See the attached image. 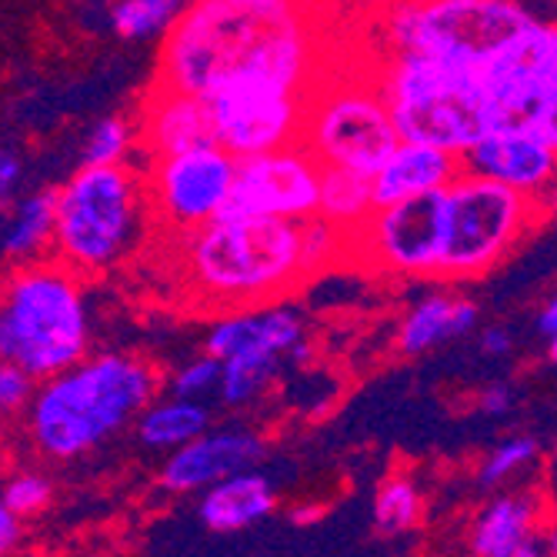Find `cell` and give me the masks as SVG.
Returning a JSON list of instances; mask_svg holds the SVG:
<instances>
[{"mask_svg":"<svg viewBox=\"0 0 557 557\" xmlns=\"http://www.w3.org/2000/svg\"><path fill=\"white\" fill-rule=\"evenodd\" d=\"M240 81L318 84L311 0H190L164 37L158 84L211 97Z\"/></svg>","mask_w":557,"mask_h":557,"instance_id":"obj_1","label":"cell"},{"mask_svg":"<svg viewBox=\"0 0 557 557\" xmlns=\"http://www.w3.org/2000/svg\"><path fill=\"white\" fill-rule=\"evenodd\" d=\"M171 237L181 287L221 311L261 308L264 300H281L304 281L300 227L287 218L221 214Z\"/></svg>","mask_w":557,"mask_h":557,"instance_id":"obj_2","label":"cell"},{"mask_svg":"<svg viewBox=\"0 0 557 557\" xmlns=\"http://www.w3.org/2000/svg\"><path fill=\"white\" fill-rule=\"evenodd\" d=\"M158 371L134 354H94L37 384L24 428L37 454L74 461L111 441L154 400Z\"/></svg>","mask_w":557,"mask_h":557,"instance_id":"obj_3","label":"cell"},{"mask_svg":"<svg viewBox=\"0 0 557 557\" xmlns=\"http://www.w3.org/2000/svg\"><path fill=\"white\" fill-rule=\"evenodd\" d=\"M87 347L90 318L81 274L54 255L17 264L4 287L0 358L47 381L84 361Z\"/></svg>","mask_w":557,"mask_h":557,"instance_id":"obj_4","label":"cell"},{"mask_svg":"<svg viewBox=\"0 0 557 557\" xmlns=\"http://www.w3.org/2000/svg\"><path fill=\"white\" fill-rule=\"evenodd\" d=\"M154 221L147 177L131 164H84L58 190L54 255L81 277L108 274L144 244Z\"/></svg>","mask_w":557,"mask_h":557,"instance_id":"obj_5","label":"cell"},{"mask_svg":"<svg viewBox=\"0 0 557 557\" xmlns=\"http://www.w3.org/2000/svg\"><path fill=\"white\" fill-rule=\"evenodd\" d=\"M377 84L400 131V140H421L465 158L494 131L491 97L481 67L394 50L377 71Z\"/></svg>","mask_w":557,"mask_h":557,"instance_id":"obj_6","label":"cell"},{"mask_svg":"<svg viewBox=\"0 0 557 557\" xmlns=\"http://www.w3.org/2000/svg\"><path fill=\"white\" fill-rule=\"evenodd\" d=\"M531 21L524 0H387L381 34L391 50L484 67Z\"/></svg>","mask_w":557,"mask_h":557,"instance_id":"obj_7","label":"cell"},{"mask_svg":"<svg viewBox=\"0 0 557 557\" xmlns=\"http://www.w3.org/2000/svg\"><path fill=\"white\" fill-rule=\"evenodd\" d=\"M537 221H547L537 197L461 171L447 187V240L437 277H484L534 231Z\"/></svg>","mask_w":557,"mask_h":557,"instance_id":"obj_8","label":"cell"},{"mask_svg":"<svg viewBox=\"0 0 557 557\" xmlns=\"http://www.w3.org/2000/svg\"><path fill=\"white\" fill-rule=\"evenodd\" d=\"M300 144H308L321 164H341L374 177L400 144V131L377 77L314 84Z\"/></svg>","mask_w":557,"mask_h":557,"instance_id":"obj_9","label":"cell"},{"mask_svg":"<svg viewBox=\"0 0 557 557\" xmlns=\"http://www.w3.org/2000/svg\"><path fill=\"white\" fill-rule=\"evenodd\" d=\"M447 240V187L377 208L347 234V255L394 277H437Z\"/></svg>","mask_w":557,"mask_h":557,"instance_id":"obj_10","label":"cell"},{"mask_svg":"<svg viewBox=\"0 0 557 557\" xmlns=\"http://www.w3.org/2000/svg\"><path fill=\"white\" fill-rule=\"evenodd\" d=\"M494 131H541L557 90V21H531L481 67Z\"/></svg>","mask_w":557,"mask_h":557,"instance_id":"obj_11","label":"cell"},{"mask_svg":"<svg viewBox=\"0 0 557 557\" xmlns=\"http://www.w3.org/2000/svg\"><path fill=\"white\" fill-rule=\"evenodd\" d=\"M144 177L158 224L168 234H187L224 214L237 181V158L224 144H208L154 158Z\"/></svg>","mask_w":557,"mask_h":557,"instance_id":"obj_12","label":"cell"},{"mask_svg":"<svg viewBox=\"0 0 557 557\" xmlns=\"http://www.w3.org/2000/svg\"><path fill=\"white\" fill-rule=\"evenodd\" d=\"M308 94L277 81H240L211 94L218 140L234 158L297 144L308 121Z\"/></svg>","mask_w":557,"mask_h":557,"instance_id":"obj_13","label":"cell"},{"mask_svg":"<svg viewBox=\"0 0 557 557\" xmlns=\"http://www.w3.org/2000/svg\"><path fill=\"white\" fill-rule=\"evenodd\" d=\"M321 174L324 164L300 140L264 154L237 158V181L224 214L304 221L321 208Z\"/></svg>","mask_w":557,"mask_h":557,"instance_id":"obj_14","label":"cell"},{"mask_svg":"<svg viewBox=\"0 0 557 557\" xmlns=\"http://www.w3.org/2000/svg\"><path fill=\"white\" fill-rule=\"evenodd\" d=\"M304 341V321L287 304H271V308H258V331L237 354L224 361L221 377V397L231 408L255 400L268 381L274 377L284 354H290Z\"/></svg>","mask_w":557,"mask_h":557,"instance_id":"obj_15","label":"cell"},{"mask_svg":"<svg viewBox=\"0 0 557 557\" xmlns=\"http://www.w3.org/2000/svg\"><path fill=\"white\" fill-rule=\"evenodd\" d=\"M468 174H481L541 200L557 177V147L541 131H491L461 158Z\"/></svg>","mask_w":557,"mask_h":557,"instance_id":"obj_16","label":"cell"},{"mask_svg":"<svg viewBox=\"0 0 557 557\" xmlns=\"http://www.w3.org/2000/svg\"><path fill=\"white\" fill-rule=\"evenodd\" d=\"M137 144L147 150L150 161L194 147L221 144L208 97L154 84L137 117Z\"/></svg>","mask_w":557,"mask_h":557,"instance_id":"obj_17","label":"cell"},{"mask_svg":"<svg viewBox=\"0 0 557 557\" xmlns=\"http://www.w3.org/2000/svg\"><path fill=\"white\" fill-rule=\"evenodd\" d=\"M468 550L478 557L547 554L544 497L537 491H508L491 497L468 531Z\"/></svg>","mask_w":557,"mask_h":557,"instance_id":"obj_18","label":"cell"},{"mask_svg":"<svg viewBox=\"0 0 557 557\" xmlns=\"http://www.w3.org/2000/svg\"><path fill=\"white\" fill-rule=\"evenodd\" d=\"M261 458H264L261 437L247 434V431L200 434L171 454L168 465L161 468V484L174 494L208 491L211 484L250 468Z\"/></svg>","mask_w":557,"mask_h":557,"instance_id":"obj_19","label":"cell"},{"mask_svg":"<svg viewBox=\"0 0 557 557\" xmlns=\"http://www.w3.org/2000/svg\"><path fill=\"white\" fill-rule=\"evenodd\" d=\"M461 171V158L450 154V150L421 140H400L391 150V158L374 171V200L377 208H387L418 194L444 190Z\"/></svg>","mask_w":557,"mask_h":557,"instance_id":"obj_20","label":"cell"},{"mask_svg":"<svg viewBox=\"0 0 557 557\" xmlns=\"http://www.w3.org/2000/svg\"><path fill=\"white\" fill-rule=\"evenodd\" d=\"M274 511V484L258 471H237L211 484L197 504V518L208 531L234 534L264 521Z\"/></svg>","mask_w":557,"mask_h":557,"instance_id":"obj_21","label":"cell"},{"mask_svg":"<svg viewBox=\"0 0 557 557\" xmlns=\"http://www.w3.org/2000/svg\"><path fill=\"white\" fill-rule=\"evenodd\" d=\"M54 231H58V190H34L21 197L4 221V258L14 264L40 261L44 250H54Z\"/></svg>","mask_w":557,"mask_h":557,"instance_id":"obj_22","label":"cell"},{"mask_svg":"<svg viewBox=\"0 0 557 557\" xmlns=\"http://www.w3.org/2000/svg\"><path fill=\"white\" fill-rule=\"evenodd\" d=\"M211 414L200 400L177 397L171 394L168 400L147 404L137 418V441L144 447H161V450H177L181 444L194 441L208 431Z\"/></svg>","mask_w":557,"mask_h":557,"instance_id":"obj_23","label":"cell"},{"mask_svg":"<svg viewBox=\"0 0 557 557\" xmlns=\"http://www.w3.org/2000/svg\"><path fill=\"white\" fill-rule=\"evenodd\" d=\"M374 211H377V200H374L371 174L341 168V164H324L318 214H324L327 221H334L337 227H344L350 234V231H358Z\"/></svg>","mask_w":557,"mask_h":557,"instance_id":"obj_24","label":"cell"},{"mask_svg":"<svg viewBox=\"0 0 557 557\" xmlns=\"http://www.w3.org/2000/svg\"><path fill=\"white\" fill-rule=\"evenodd\" d=\"M450 337H458V297L428 294L400 321L397 347L400 354H424Z\"/></svg>","mask_w":557,"mask_h":557,"instance_id":"obj_25","label":"cell"},{"mask_svg":"<svg viewBox=\"0 0 557 557\" xmlns=\"http://www.w3.org/2000/svg\"><path fill=\"white\" fill-rule=\"evenodd\" d=\"M190 0H117L111 8V27L121 40H154L168 34Z\"/></svg>","mask_w":557,"mask_h":557,"instance_id":"obj_26","label":"cell"},{"mask_svg":"<svg viewBox=\"0 0 557 557\" xmlns=\"http://www.w3.org/2000/svg\"><path fill=\"white\" fill-rule=\"evenodd\" d=\"M421 521V491L408 474H391L374 497V528L384 537H400Z\"/></svg>","mask_w":557,"mask_h":557,"instance_id":"obj_27","label":"cell"},{"mask_svg":"<svg viewBox=\"0 0 557 557\" xmlns=\"http://www.w3.org/2000/svg\"><path fill=\"white\" fill-rule=\"evenodd\" d=\"M300 227V271L304 281L324 274L327 268H334L344 255H347V231L337 227L334 221H327L324 214H311L297 221Z\"/></svg>","mask_w":557,"mask_h":557,"instance_id":"obj_28","label":"cell"},{"mask_svg":"<svg viewBox=\"0 0 557 557\" xmlns=\"http://www.w3.org/2000/svg\"><path fill=\"white\" fill-rule=\"evenodd\" d=\"M137 144V124L124 117L97 121L84 140V164H127Z\"/></svg>","mask_w":557,"mask_h":557,"instance_id":"obj_29","label":"cell"},{"mask_svg":"<svg viewBox=\"0 0 557 557\" xmlns=\"http://www.w3.org/2000/svg\"><path fill=\"white\" fill-rule=\"evenodd\" d=\"M537 441L534 437H508L500 441L478 471V484L481 487H500L504 481H511L518 471L531 468L537 461Z\"/></svg>","mask_w":557,"mask_h":557,"instance_id":"obj_30","label":"cell"},{"mask_svg":"<svg viewBox=\"0 0 557 557\" xmlns=\"http://www.w3.org/2000/svg\"><path fill=\"white\" fill-rule=\"evenodd\" d=\"M50 497H54V484H50V478H44L37 471H17V474L8 478L4 500H0V504L11 508V511H17L21 518H34V515H40L47 508Z\"/></svg>","mask_w":557,"mask_h":557,"instance_id":"obj_31","label":"cell"},{"mask_svg":"<svg viewBox=\"0 0 557 557\" xmlns=\"http://www.w3.org/2000/svg\"><path fill=\"white\" fill-rule=\"evenodd\" d=\"M221 377H224V361L214 358V354H205V358L184 364L171 377V394L200 400V397L211 394V391H221Z\"/></svg>","mask_w":557,"mask_h":557,"instance_id":"obj_32","label":"cell"},{"mask_svg":"<svg viewBox=\"0 0 557 557\" xmlns=\"http://www.w3.org/2000/svg\"><path fill=\"white\" fill-rule=\"evenodd\" d=\"M34 394H37V377L27 374L21 364L4 361V368H0V408H4V414H17V411L24 414Z\"/></svg>","mask_w":557,"mask_h":557,"instance_id":"obj_33","label":"cell"},{"mask_svg":"<svg viewBox=\"0 0 557 557\" xmlns=\"http://www.w3.org/2000/svg\"><path fill=\"white\" fill-rule=\"evenodd\" d=\"M515 408V387L511 384H487L481 394H478V411L487 414V418H500V414H508Z\"/></svg>","mask_w":557,"mask_h":557,"instance_id":"obj_34","label":"cell"},{"mask_svg":"<svg viewBox=\"0 0 557 557\" xmlns=\"http://www.w3.org/2000/svg\"><path fill=\"white\" fill-rule=\"evenodd\" d=\"M24 518L0 504V554H11L24 541Z\"/></svg>","mask_w":557,"mask_h":557,"instance_id":"obj_35","label":"cell"},{"mask_svg":"<svg viewBox=\"0 0 557 557\" xmlns=\"http://www.w3.org/2000/svg\"><path fill=\"white\" fill-rule=\"evenodd\" d=\"M21 171H24L21 158L11 154V150H4V158H0V194H4V205H8L11 194H14V184H17Z\"/></svg>","mask_w":557,"mask_h":557,"instance_id":"obj_36","label":"cell"},{"mask_svg":"<svg viewBox=\"0 0 557 557\" xmlns=\"http://www.w3.org/2000/svg\"><path fill=\"white\" fill-rule=\"evenodd\" d=\"M478 344H481V354H487V358H497V354L511 350V334L504 331V327H484Z\"/></svg>","mask_w":557,"mask_h":557,"instance_id":"obj_37","label":"cell"},{"mask_svg":"<svg viewBox=\"0 0 557 557\" xmlns=\"http://www.w3.org/2000/svg\"><path fill=\"white\" fill-rule=\"evenodd\" d=\"M287 518L297 528H311V524H318L324 518V508H321V504H297V508L287 511Z\"/></svg>","mask_w":557,"mask_h":557,"instance_id":"obj_38","label":"cell"},{"mask_svg":"<svg viewBox=\"0 0 557 557\" xmlns=\"http://www.w3.org/2000/svg\"><path fill=\"white\" fill-rule=\"evenodd\" d=\"M537 331H541L544 337L557 334V294L544 304V311L537 314Z\"/></svg>","mask_w":557,"mask_h":557,"instance_id":"obj_39","label":"cell"},{"mask_svg":"<svg viewBox=\"0 0 557 557\" xmlns=\"http://www.w3.org/2000/svg\"><path fill=\"white\" fill-rule=\"evenodd\" d=\"M541 211L547 221H557V177L550 181V187L541 194Z\"/></svg>","mask_w":557,"mask_h":557,"instance_id":"obj_40","label":"cell"},{"mask_svg":"<svg viewBox=\"0 0 557 557\" xmlns=\"http://www.w3.org/2000/svg\"><path fill=\"white\" fill-rule=\"evenodd\" d=\"M544 134L547 140L557 147V90H554V100H550V111H547V124H544Z\"/></svg>","mask_w":557,"mask_h":557,"instance_id":"obj_41","label":"cell"},{"mask_svg":"<svg viewBox=\"0 0 557 557\" xmlns=\"http://www.w3.org/2000/svg\"><path fill=\"white\" fill-rule=\"evenodd\" d=\"M547 358L557 364V334H550V337H547Z\"/></svg>","mask_w":557,"mask_h":557,"instance_id":"obj_42","label":"cell"},{"mask_svg":"<svg viewBox=\"0 0 557 557\" xmlns=\"http://www.w3.org/2000/svg\"><path fill=\"white\" fill-rule=\"evenodd\" d=\"M547 554H554V557H557V531H550V534H547Z\"/></svg>","mask_w":557,"mask_h":557,"instance_id":"obj_43","label":"cell"},{"mask_svg":"<svg viewBox=\"0 0 557 557\" xmlns=\"http://www.w3.org/2000/svg\"><path fill=\"white\" fill-rule=\"evenodd\" d=\"M554 465H557V437H554Z\"/></svg>","mask_w":557,"mask_h":557,"instance_id":"obj_44","label":"cell"}]
</instances>
